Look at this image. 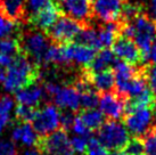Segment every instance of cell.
Masks as SVG:
<instances>
[{
    "instance_id": "obj_1",
    "label": "cell",
    "mask_w": 156,
    "mask_h": 155,
    "mask_svg": "<svg viewBox=\"0 0 156 155\" xmlns=\"http://www.w3.org/2000/svg\"><path fill=\"white\" fill-rule=\"evenodd\" d=\"M6 70L7 74L2 87L7 92H17L40 78L39 67L22 52L15 57L13 64Z\"/></svg>"
},
{
    "instance_id": "obj_2",
    "label": "cell",
    "mask_w": 156,
    "mask_h": 155,
    "mask_svg": "<svg viewBox=\"0 0 156 155\" xmlns=\"http://www.w3.org/2000/svg\"><path fill=\"white\" fill-rule=\"evenodd\" d=\"M21 52L24 54L29 59L38 67L44 66V56L49 48V40L47 34L40 30L31 26L26 31H23L17 35Z\"/></svg>"
},
{
    "instance_id": "obj_3",
    "label": "cell",
    "mask_w": 156,
    "mask_h": 155,
    "mask_svg": "<svg viewBox=\"0 0 156 155\" xmlns=\"http://www.w3.org/2000/svg\"><path fill=\"white\" fill-rule=\"evenodd\" d=\"M106 150L123 151L130 140V134L121 122L108 120L98 129V138Z\"/></svg>"
},
{
    "instance_id": "obj_4",
    "label": "cell",
    "mask_w": 156,
    "mask_h": 155,
    "mask_svg": "<svg viewBox=\"0 0 156 155\" xmlns=\"http://www.w3.org/2000/svg\"><path fill=\"white\" fill-rule=\"evenodd\" d=\"M84 27V24L72 20L67 16H61L57 18L54 25L47 31L46 34L52 43L57 45H67L76 40L78 35Z\"/></svg>"
},
{
    "instance_id": "obj_5",
    "label": "cell",
    "mask_w": 156,
    "mask_h": 155,
    "mask_svg": "<svg viewBox=\"0 0 156 155\" xmlns=\"http://www.w3.org/2000/svg\"><path fill=\"white\" fill-rule=\"evenodd\" d=\"M123 121L129 134L136 138L145 137L154 128V117L149 107H139L128 111L124 114Z\"/></svg>"
},
{
    "instance_id": "obj_6",
    "label": "cell",
    "mask_w": 156,
    "mask_h": 155,
    "mask_svg": "<svg viewBox=\"0 0 156 155\" xmlns=\"http://www.w3.org/2000/svg\"><path fill=\"white\" fill-rule=\"evenodd\" d=\"M37 150L41 155H75L71 139L65 130H56L52 134L40 137Z\"/></svg>"
},
{
    "instance_id": "obj_7",
    "label": "cell",
    "mask_w": 156,
    "mask_h": 155,
    "mask_svg": "<svg viewBox=\"0 0 156 155\" xmlns=\"http://www.w3.org/2000/svg\"><path fill=\"white\" fill-rule=\"evenodd\" d=\"M32 127L41 137L48 136L61 127V112L58 106L54 104H46L37 110L32 121Z\"/></svg>"
},
{
    "instance_id": "obj_8",
    "label": "cell",
    "mask_w": 156,
    "mask_h": 155,
    "mask_svg": "<svg viewBox=\"0 0 156 155\" xmlns=\"http://www.w3.org/2000/svg\"><path fill=\"white\" fill-rule=\"evenodd\" d=\"M58 12L64 16L88 25L91 23L92 0H51Z\"/></svg>"
},
{
    "instance_id": "obj_9",
    "label": "cell",
    "mask_w": 156,
    "mask_h": 155,
    "mask_svg": "<svg viewBox=\"0 0 156 155\" xmlns=\"http://www.w3.org/2000/svg\"><path fill=\"white\" fill-rule=\"evenodd\" d=\"M128 98L115 92H104L99 96V111L109 120L116 121L124 116Z\"/></svg>"
},
{
    "instance_id": "obj_10",
    "label": "cell",
    "mask_w": 156,
    "mask_h": 155,
    "mask_svg": "<svg viewBox=\"0 0 156 155\" xmlns=\"http://www.w3.org/2000/svg\"><path fill=\"white\" fill-rule=\"evenodd\" d=\"M112 47L115 56L121 58V60H124L132 65H137L140 63L145 64L143 54L132 39L119 35V38L115 40Z\"/></svg>"
},
{
    "instance_id": "obj_11",
    "label": "cell",
    "mask_w": 156,
    "mask_h": 155,
    "mask_svg": "<svg viewBox=\"0 0 156 155\" xmlns=\"http://www.w3.org/2000/svg\"><path fill=\"white\" fill-rule=\"evenodd\" d=\"M124 0H92V14L104 23L120 20Z\"/></svg>"
},
{
    "instance_id": "obj_12",
    "label": "cell",
    "mask_w": 156,
    "mask_h": 155,
    "mask_svg": "<svg viewBox=\"0 0 156 155\" xmlns=\"http://www.w3.org/2000/svg\"><path fill=\"white\" fill-rule=\"evenodd\" d=\"M44 97H46V90L44 83H41L40 80L32 82L22 89H20L17 92H15V99L18 105H24L33 108L38 107Z\"/></svg>"
},
{
    "instance_id": "obj_13",
    "label": "cell",
    "mask_w": 156,
    "mask_h": 155,
    "mask_svg": "<svg viewBox=\"0 0 156 155\" xmlns=\"http://www.w3.org/2000/svg\"><path fill=\"white\" fill-rule=\"evenodd\" d=\"M65 54L69 65H80L88 67L96 57V49L81 43H67L64 45Z\"/></svg>"
},
{
    "instance_id": "obj_14",
    "label": "cell",
    "mask_w": 156,
    "mask_h": 155,
    "mask_svg": "<svg viewBox=\"0 0 156 155\" xmlns=\"http://www.w3.org/2000/svg\"><path fill=\"white\" fill-rule=\"evenodd\" d=\"M58 9L54 5L52 1H50L48 5H46L44 8H41L39 12L31 15L27 18V23L32 27H34L37 30H40L47 33V31L54 25V23L58 18Z\"/></svg>"
},
{
    "instance_id": "obj_15",
    "label": "cell",
    "mask_w": 156,
    "mask_h": 155,
    "mask_svg": "<svg viewBox=\"0 0 156 155\" xmlns=\"http://www.w3.org/2000/svg\"><path fill=\"white\" fill-rule=\"evenodd\" d=\"M56 106L64 108L65 111L76 112L80 108V92L73 85H64L57 90L52 97Z\"/></svg>"
},
{
    "instance_id": "obj_16",
    "label": "cell",
    "mask_w": 156,
    "mask_h": 155,
    "mask_svg": "<svg viewBox=\"0 0 156 155\" xmlns=\"http://www.w3.org/2000/svg\"><path fill=\"white\" fill-rule=\"evenodd\" d=\"M39 135L37 134L34 128L27 122H18L15 123L12 129V140L14 142L21 144L26 147H33L39 142Z\"/></svg>"
},
{
    "instance_id": "obj_17",
    "label": "cell",
    "mask_w": 156,
    "mask_h": 155,
    "mask_svg": "<svg viewBox=\"0 0 156 155\" xmlns=\"http://www.w3.org/2000/svg\"><path fill=\"white\" fill-rule=\"evenodd\" d=\"M0 15L15 23H26L25 0H0Z\"/></svg>"
},
{
    "instance_id": "obj_18",
    "label": "cell",
    "mask_w": 156,
    "mask_h": 155,
    "mask_svg": "<svg viewBox=\"0 0 156 155\" xmlns=\"http://www.w3.org/2000/svg\"><path fill=\"white\" fill-rule=\"evenodd\" d=\"M88 71V75L96 91H99L101 94L109 92L115 87V75L113 70H105L101 72H91L90 70L86 67Z\"/></svg>"
},
{
    "instance_id": "obj_19",
    "label": "cell",
    "mask_w": 156,
    "mask_h": 155,
    "mask_svg": "<svg viewBox=\"0 0 156 155\" xmlns=\"http://www.w3.org/2000/svg\"><path fill=\"white\" fill-rule=\"evenodd\" d=\"M115 54L113 52V50H111L109 48H105L96 55L91 64L88 66V69L91 72H101L105 70H109L112 65L115 64Z\"/></svg>"
},
{
    "instance_id": "obj_20",
    "label": "cell",
    "mask_w": 156,
    "mask_h": 155,
    "mask_svg": "<svg viewBox=\"0 0 156 155\" xmlns=\"http://www.w3.org/2000/svg\"><path fill=\"white\" fill-rule=\"evenodd\" d=\"M15 100L12 96L1 95L0 96V136L10 123L12 112L14 111Z\"/></svg>"
},
{
    "instance_id": "obj_21",
    "label": "cell",
    "mask_w": 156,
    "mask_h": 155,
    "mask_svg": "<svg viewBox=\"0 0 156 155\" xmlns=\"http://www.w3.org/2000/svg\"><path fill=\"white\" fill-rule=\"evenodd\" d=\"M76 42L94 48V49H101L99 37H98V30L97 27H94L90 24L84 25V27L76 38Z\"/></svg>"
},
{
    "instance_id": "obj_22",
    "label": "cell",
    "mask_w": 156,
    "mask_h": 155,
    "mask_svg": "<svg viewBox=\"0 0 156 155\" xmlns=\"http://www.w3.org/2000/svg\"><path fill=\"white\" fill-rule=\"evenodd\" d=\"M80 119L83 121V123L87 125L89 130L99 129L104 124V114L98 110H84L80 114Z\"/></svg>"
},
{
    "instance_id": "obj_23",
    "label": "cell",
    "mask_w": 156,
    "mask_h": 155,
    "mask_svg": "<svg viewBox=\"0 0 156 155\" xmlns=\"http://www.w3.org/2000/svg\"><path fill=\"white\" fill-rule=\"evenodd\" d=\"M144 13L143 5L137 4V2H124L121 10L120 20L121 23H130L137 17L138 15Z\"/></svg>"
},
{
    "instance_id": "obj_24",
    "label": "cell",
    "mask_w": 156,
    "mask_h": 155,
    "mask_svg": "<svg viewBox=\"0 0 156 155\" xmlns=\"http://www.w3.org/2000/svg\"><path fill=\"white\" fill-rule=\"evenodd\" d=\"M0 54L10 57H16L21 54V46L17 37L0 39Z\"/></svg>"
},
{
    "instance_id": "obj_25",
    "label": "cell",
    "mask_w": 156,
    "mask_h": 155,
    "mask_svg": "<svg viewBox=\"0 0 156 155\" xmlns=\"http://www.w3.org/2000/svg\"><path fill=\"white\" fill-rule=\"evenodd\" d=\"M17 23L10 21L2 15H0V39L12 38L15 34H17Z\"/></svg>"
},
{
    "instance_id": "obj_26",
    "label": "cell",
    "mask_w": 156,
    "mask_h": 155,
    "mask_svg": "<svg viewBox=\"0 0 156 155\" xmlns=\"http://www.w3.org/2000/svg\"><path fill=\"white\" fill-rule=\"evenodd\" d=\"M99 105V96L97 91H86L80 94V107L83 110H94Z\"/></svg>"
},
{
    "instance_id": "obj_27",
    "label": "cell",
    "mask_w": 156,
    "mask_h": 155,
    "mask_svg": "<svg viewBox=\"0 0 156 155\" xmlns=\"http://www.w3.org/2000/svg\"><path fill=\"white\" fill-rule=\"evenodd\" d=\"M37 113V108L29 107V106H24V105H18L17 107L15 108V117L18 122H27L30 123L33 121Z\"/></svg>"
},
{
    "instance_id": "obj_28",
    "label": "cell",
    "mask_w": 156,
    "mask_h": 155,
    "mask_svg": "<svg viewBox=\"0 0 156 155\" xmlns=\"http://www.w3.org/2000/svg\"><path fill=\"white\" fill-rule=\"evenodd\" d=\"M123 152L126 155H143L145 153V147H144V142L141 138H131L129 142L124 147Z\"/></svg>"
},
{
    "instance_id": "obj_29",
    "label": "cell",
    "mask_w": 156,
    "mask_h": 155,
    "mask_svg": "<svg viewBox=\"0 0 156 155\" xmlns=\"http://www.w3.org/2000/svg\"><path fill=\"white\" fill-rule=\"evenodd\" d=\"M86 153H87V155H109L104 145L95 137H90L88 139Z\"/></svg>"
},
{
    "instance_id": "obj_30",
    "label": "cell",
    "mask_w": 156,
    "mask_h": 155,
    "mask_svg": "<svg viewBox=\"0 0 156 155\" xmlns=\"http://www.w3.org/2000/svg\"><path fill=\"white\" fill-rule=\"evenodd\" d=\"M144 147L147 155H156V127L154 125L149 132L144 137Z\"/></svg>"
},
{
    "instance_id": "obj_31",
    "label": "cell",
    "mask_w": 156,
    "mask_h": 155,
    "mask_svg": "<svg viewBox=\"0 0 156 155\" xmlns=\"http://www.w3.org/2000/svg\"><path fill=\"white\" fill-rule=\"evenodd\" d=\"M26 1V14H27V18L31 15L39 12L41 8H44L46 5H48L51 0H25ZM27 23V22H26Z\"/></svg>"
},
{
    "instance_id": "obj_32",
    "label": "cell",
    "mask_w": 156,
    "mask_h": 155,
    "mask_svg": "<svg viewBox=\"0 0 156 155\" xmlns=\"http://www.w3.org/2000/svg\"><path fill=\"white\" fill-rule=\"evenodd\" d=\"M72 131L74 132L75 136H81V137H86V138H90V131L91 130L88 129V127L84 123L83 121L80 119V116H75V120L73 122V125H72Z\"/></svg>"
},
{
    "instance_id": "obj_33",
    "label": "cell",
    "mask_w": 156,
    "mask_h": 155,
    "mask_svg": "<svg viewBox=\"0 0 156 155\" xmlns=\"http://www.w3.org/2000/svg\"><path fill=\"white\" fill-rule=\"evenodd\" d=\"M145 77L149 90L152 91L153 95L156 96V66H145Z\"/></svg>"
},
{
    "instance_id": "obj_34",
    "label": "cell",
    "mask_w": 156,
    "mask_h": 155,
    "mask_svg": "<svg viewBox=\"0 0 156 155\" xmlns=\"http://www.w3.org/2000/svg\"><path fill=\"white\" fill-rule=\"evenodd\" d=\"M0 155H18L15 142L8 139H0Z\"/></svg>"
},
{
    "instance_id": "obj_35",
    "label": "cell",
    "mask_w": 156,
    "mask_h": 155,
    "mask_svg": "<svg viewBox=\"0 0 156 155\" xmlns=\"http://www.w3.org/2000/svg\"><path fill=\"white\" fill-rule=\"evenodd\" d=\"M88 139L89 138L86 137H81V136H74L72 139H71V145H72V148L75 153H86L87 151V145H88Z\"/></svg>"
},
{
    "instance_id": "obj_36",
    "label": "cell",
    "mask_w": 156,
    "mask_h": 155,
    "mask_svg": "<svg viewBox=\"0 0 156 155\" xmlns=\"http://www.w3.org/2000/svg\"><path fill=\"white\" fill-rule=\"evenodd\" d=\"M74 120H75V116L73 115V112L65 111V112L61 113V128L65 131L72 129Z\"/></svg>"
},
{
    "instance_id": "obj_37",
    "label": "cell",
    "mask_w": 156,
    "mask_h": 155,
    "mask_svg": "<svg viewBox=\"0 0 156 155\" xmlns=\"http://www.w3.org/2000/svg\"><path fill=\"white\" fill-rule=\"evenodd\" d=\"M144 13L152 21L156 22V0H146L143 5Z\"/></svg>"
},
{
    "instance_id": "obj_38",
    "label": "cell",
    "mask_w": 156,
    "mask_h": 155,
    "mask_svg": "<svg viewBox=\"0 0 156 155\" xmlns=\"http://www.w3.org/2000/svg\"><path fill=\"white\" fill-rule=\"evenodd\" d=\"M146 62H149L153 66H156V38L152 43L151 50L148 52L147 57H146Z\"/></svg>"
},
{
    "instance_id": "obj_39",
    "label": "cell",
    "mask_w": 156,
    "mask_h": 155,
    "mask_svg": "<svg viewBox=\"0 0 156 155\" xmlns=\"http://www.w3.org/2000/svg\"><path fill=\"white\" fill-rule=\"evenodd\" d=\"M15 57H10L7 55H2L0 54V67L2 69H8L10 65L13 64Z\"/></svg>"
},
{
    "instance_id": "obj_40",
    "label": "cell",
    "mask_w": 156,
    "mask_h": 155,
    "mask_svg": "<svg viewBox=\"0 0 156 155\" xmlns=\"http://www.w3.org/2000/svg\"><path fill=\"white\" fill-rule=\"evenodd\" d=\"M22 155H41V153L37 148H27L23 152Z\"/></svg>"
},
{
    "instance_id": "obj_41",
    "label": "cell",
    "mask_w": 156,
    "mask_h": 155,
    "mask_svg": "<svg viewBox=\"0 0 156 155\" xmlns=\"http://www.w3.org/2000/svg\"><path fill=\"white\" fill-rule=\"evenodd\" d=\"M6 74H7V70L0 67V83H4L5 79H6Z\"/></svg>"
},
{
    "instance_id": "obj_42",
    "label": "cell",
    "mask_w": 156,
    "mask_h": 155,
    "mask_svg": "<svg viewBox=\"0 0 156 155\" xmlns=\"http://www.w3.org/2000/svg\"><path fill=\"white\" fill-rule=\"evenodd\" d=\"M152 113H153L154 121L156 122V99L154 100V103H153V105H152Z\"/></svg>"
},
{
    "instance_id": "obj_43",
    "label": "cell",
    "mask_w": 156,
    "mask_h": 155,
    "mask_svg": "<svg viewBox=\"0 0 156 155\" xmlns=\"http://www.w3.org/2000/svg\"><path fill=\"white\" fill-rule=\"evenodd\" d=\"M109 155H126L123 151H113L112 153H109Z\"/></svg>"
}]
</instances>
